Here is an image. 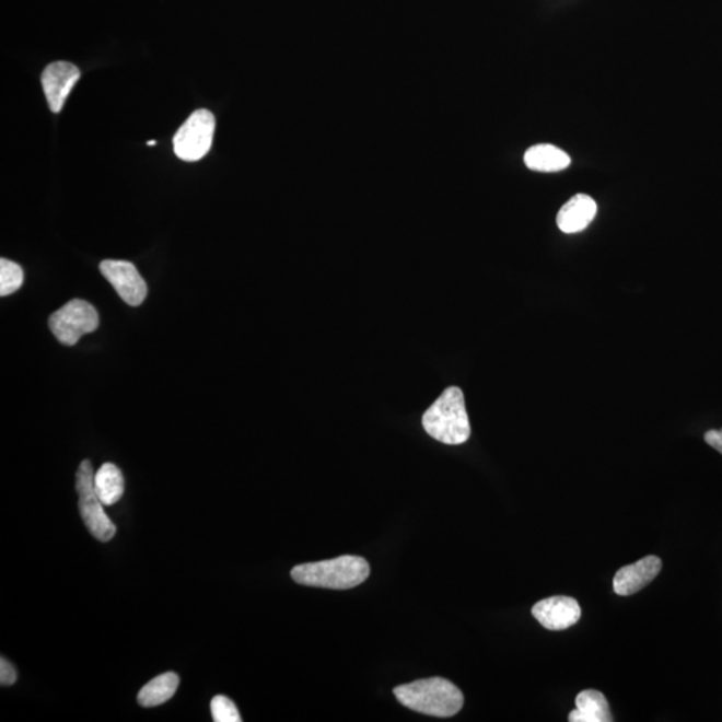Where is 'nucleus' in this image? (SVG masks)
Returning <instances> with one entry per match:
<instances>
[{"label": "nucleus", "instance_id": "nucleus-1", "mask_svg": "<svg viewBox=\"0 0 722 722\" xmlns=\"http://www.w3.org/2000/svg\"><path fill=\"white\" fill-rule=\"evenodd\" d=\"M394 694L403 707L433 718H453L465 702L459 688L442 677L397 686Z\"/></svg>", "mask_w": 722, "mask_h": 722}, {"label": "nucleus", "instance_id": "nucleus-2", "mask_svg": "<svg viewBox=\"0 0 722 722\" xmlns=\"http://www.w3.org/2000/svg\"><path fill=\"white\" fill-rule=\"evenodd\" d=\"M371 573L364 558L342 556L329 561L294 566L292 580L299 585L347 590L363 583Z\"/></svg>", "mask_w": 722, "mask_h": 722}, {"label": "nucleus", "instance_id": "nucleus-3", "mask_svg": "<svg viewBox=\"0 0 722 722\" xmlns=\"http://www.w3.org/2000/svg\"><path fill=\"white\" fill-rule=\"evenodd\" d=\"M427 433L438 442L457 445L468 441L471 427L462 389L450 387L423 415Z\"/></svg>", "mask_w": 722, "mask_h": 722}, {"label": "nucleus", "instance_id": "nucleus-4", "mask_svg": "<svg viewBox=\"0 0 722 722\" xmlns=\"http://www.w3.org/2000/svg\"><path fill=\"white\" fill-rule=\"evenodd\" d=\"M94 477L92 462L83 461L77 471L75 489L80 496L78 508L90 534L101 542H108L114 538L117 528L102 508L104 503L95 491Z\"/></svg>", "mask_w": 722, "mask_h": 722}, {"label": "nucleus", "instance_id": "nucleus-5", "mask_svg": "<svg viewBox=\"0 0 722 722\" xmlns=\"http://www.w3.org/2000/svg\"><path fill=\"white\" fill-rule=\"evenodd\" d=\"M100 325V315L88 301L74 299L69 301L48 318L54 336L65 346H75L81 337L93 334Z\"/></svg>", "mask_w": 722, "mask_h": 722}, {"label": "nucleus", "instance_id": "nucleus-6", "mask_svg": "<svg viewBox=\"0 0 722 722\" xmlns=\"http://www.w3.org/2000/svg\"><path fill=\"white\" fill-rule=\"evenodd\" d=\"M216 119L209 110H196L185 120L173 138L174 153L179 160L196 162L212 148Z\"/></svg>", "mask_w": 722, "mask_h": 722}, {"label": "nucleus", "instance_id": "nucleus-7", "mask_svg": "<svg viewBox=\"0 0 722 722\" xmlns=\"http://www.w3.org/2000/svg\"><path fill=\"white\" fill-rule=\"evenodd\" d=\"M100 270L126 304L138 306L147 299V282L131 263L105 260L101 263Z\"/></svg>", "mask_w": 722, "mask_h": 722}, {"label": "nucleus", "instance_id": "nucleus-8", "mask_svg": "<svg viewBox=\"0 0 722 722\" xmlns=\"http://www.w3.org/2000/svg\"><path fill=\"white\" fill-rule=\"evenodd\" d=\"M80 78V69L70 62L60 60V62L47 66L42 74V88H44L47 104L53 113L62 110L66 100Z\"/></svg>", "mask_w": 722, "mask_h": 722}, {"label": "nucleus", "instance_id": "nucleus-9", "mask_svg": "<svg viewBox=\"0 0 722 722\" xmlns=\"http://www.w3.org/2000/svg\"><path fill=\"white\" fill-rule=\"evenodd\" d=\"M532 612L544 628L554 631L569 629L581 618V607L577 599L563 595L539 601Z\"/></svg>", "mask_w": 722, "mask_h": 722}, {"label": "nucleus", "instance_id": "nucleus-10", "mask_svg": "<svg viewBox=\"0 0 722 722\" xmlns=\"http://www.w3.org/2000/svg\"><path fill=\"white\" fill-rule=\"evenodd\" d=\"M661 569L662 561L655 556H649L633 564L625 566L614 577V592L622 595V597L633 595L647 587L650 582H653L654 578L660 574Z\"/></svg>", "mask_w": 722, "mask_h": 722}, {"label": "nucleus", "instance_id": "nucleus-11", "mask_svg": "<svg viewBox=\"0 0 722 722\" xmlns=\"http://www.w3.org/2000/svg\"><path fill=\"white\" fill-rule=\"evenodd\" d=\"M597 203L587 195L571 197L557 216L558 228L563 233L573 234L585 231L597 214Z\"/></svg>", "mask_w": 722, "mask_h": 722}, {"label": "nucleus", "instance_id": "nucleus-12", "mask_svg": "<svg viewBox=\"0 0 722 722\" xmlns=\"http://www.w3.org/2000/svg\"><path fill=\"white\" fill-rule=\"evenodd\" d=\"M577 708L569 714L570 722H612L613 715L606 697L598 690H583L575 698Z\"/></svg>", "mask_w": 722, "mask_h": 722}, {"label": "nucleus", "instance_id": "nucleus-13", "mask_svg": "<svg viewBox=\"0 0 722 722\" xmlns=\"http://www.w3.org/2000/svg\"><path fill=\"white\" fill-rule=\"evenodd\" d=\"M525 164L529 171L556 173L568 168L571 160L568 153L554 144L540 143L527 150Z\"/></svg>", "mask_w": 722, "mask_h": 722}, {"label": "nucleus", "instance_id": "nucleus-14", "mask_svg": "<svg viewBox=\"0 0 722 722\" xmlns=\"http://www.w3.org/2000/svg\"><path fill=\"white\" fill-rule=\"evenodd\" d=\"M94 487L102 503L105 505L116 504L124 497V475L113 463H105L95 473Z\"/></svg>", "mask_w": 722, "mask_h": 722}, {"label": "nucleus", "instance_id": "nucleus-15", "mask_svg": "<svg viewBox=\"0 0 722 722\" xmlns=\"http://www.w3.org/2000/svg\"><path fill=\"white\" fill-rule=\"evenodd\" d=\"M179 678L176 673L167 672L143 686L138 694V703L144 708L162 706L176 695Z\"/></svg>", "mask_w": 722, "mask_h": 722}, {"label": "nucleus", "instance_id": "nucleus-16", "mask_svg": "<svg viewBox=\"0 0 722 722\" xmlns=\"http://www.w3.org/2000/svg\"><path fill=\"white\" fill-rule=\"evenodd\" d=\"M23 269L16 263L2 258L0 260V296L15 293L23 284Z\"/></svg>", "mask_w": 722, "mask_h": 722}, {"label": "nucleus", "instance_id": "nucleus-17", "mask_svg": "<svg viewBox=\"0 0 722 722\" xmlns=\"http://www.w3.org/2000/svg\"><path fill=\"white\" fill-rule=\"evenodd\" d=\"M210 709H212L213 720L216 722H241V715L238 713L237 707L234 706V702L231 698L225 696H216L210 703Z\"/></svg>", "mask_w": 722, "mask_h": 722}, {"label": "nucleus", "instance_id": "nucleus-18", "mask_svg": "<svg viewBox=\"0 0 722 722\" xmlns=\"http://www.w3.org/2000/svg\"><path fill=\"white\" fill-rule=\"evenodd\" d=\"M18 674L15 667L10 664V661L2 657L0 660V684L3 686H11L16 683Z\"/></svg>", "mask_w": 722, "mask_h": 722}, {"label": "nucleus", "instance_id": "nucleus-19", "mask_svg": "<svg viewBox=\"0 0 722 722\" xmlns=\"http://www.w3.org/2000/svg\"><path fill=\"white\" fill-rule=\"evenodd\" d=\"M706 442L709 445H712L714 450H718L722 454V430L721 431H708L706 433Z\"/></svg>", "mask_w": 722, "mask_h": 722}, {"label": "nucleus", "instance_id": "nucleus-20", "mask_svg": "<svg viewBox=\"0 0 722 722\" xmlns=\"http://www.w3.org/2000/svg\"><path fill=\"white\" fill-rule=\"evenodd\" d=\"M148 144H149V147H154V144H156V142L155 141H149Z\"/></svg>", "mask_w": 722, "mask_h": 722}]
</instances>
